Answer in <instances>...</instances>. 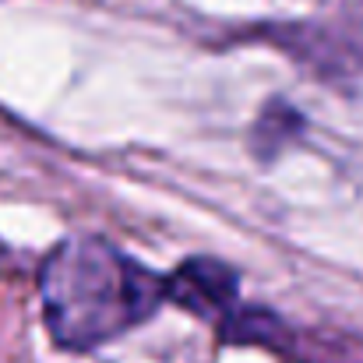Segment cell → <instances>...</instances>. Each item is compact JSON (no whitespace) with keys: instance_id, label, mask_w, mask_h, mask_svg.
Segmentation results:
<instances>
[{"instance_id":"1","label":"cell","mask_w":363,"mask_h":363,"mask_svg":"<svg viewBox=\"0 0 363 363\" xmlns=\"http://www.w3.org/2000/svg\"><path fill=\"white\" fill-rule=\"evenodd\" d=\"M43 314L57 346L96 350L148 321L162 303V279L99 237H67L39 272Z\"/></svg>"},{"instance_id":"2","label":"cell","mask_w":363,"mask_h":363,"mask_svg":"<svg viewBox=\"0 0 363 363\" xmlns=\"http://www.w3.org/2000/svg\"><path fill=\"white\" fill-rule=\"evenodd\" d=\"M237 293H240L237 272L216 257H191L169 279H162V300H169L212 325H223L233 314Z\"/></svg>"},{"instance_id":"3","label":"cell","mask_w":363,"mask_h":363,"mask_svg":"<svg viewBox=\"0 0 363 363\" xmlns=\"http://www.w3.org/2000/svg\"><path fill=\"white\" fill-rule=\"evenodd\" d=\"M279 113H282V103H272V106H264V113H261L257 134H254V141H257V138H264V141H268V145H261V148H257L261 155H275V152H279V145H282V138H296V130L303 127L300 117L282 127V123H279Z\"/></svg>"}]
</instances>
